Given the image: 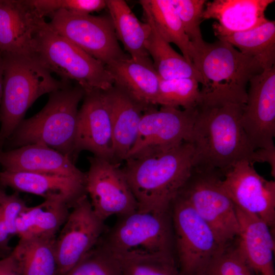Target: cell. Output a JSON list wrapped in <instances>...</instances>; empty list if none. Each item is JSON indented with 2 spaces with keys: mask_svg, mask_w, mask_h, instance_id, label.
<instances>
[{
  "mask_svg": "<svg viewBox=\"0 0 275 275\" xmlns=\"http://www.w3.org/2000/svg\"><path fill=\"white\" fill-rule=\"evenodd\" d=\"M194 149L189 142L169 150L128 158L121 169L138 211L167 212L191 173Z\"/></svg>",
  "mask_w": 275,
  "mask_h": 275,
  "instance_id": "obj_1",
  "label": "cell"
},
{
  "mask_svg": "<svg viewBox=\"0 0 275 275\" xmlns=\"http://www.w3.org/2000/svg\"><path fill=\"white\" fill-rule=\"evenodd\" d=\"M244 105L197 106L188 141L194 149V166L217 170L224 176L241 160L251 163L254 150L241 122Z\"/></svg>",
  "mask_w": 275,
  "mask_h": 275,
  "instance_id": "obj_2",
  "label": "cell"
},
{
  "mask_svg": "<svg viewBox=\"0 0 275 275\" xmlns=\"http://www.w3.org/2000/svg\"><path fill=\"white\" fill-rule=\"evenodd\" d=\"M193 46L192 62L204 80L200 104H245L247 86L264 70L261 65L223 40Z\"/></svg>",
  "mask_w": 275,
  "mask_h": 275,
  "instance_id": "obj_3",
  "label": "cell"
},
{
  "mask_svg": "<svg viewBox=\"0 0 275 275\" xmlns=\"http://www.w3.org/2000/svg\"><path fill=\"white\" fill-rule=\"evenodd\" d=\"M1 53L3 64L0 115L2 149L38 98L71 84V81L54 78L35 55Z\"/></svg>",
  "mask_w": 275,
  "mask_h": 275,
  "instance_id": "obj_4",
  "label": "cell"
},
{
  "mask_svg": "<svg viewBox=\"0 0 275 275\" xmlns=\"http://www.w3.org/2000/svg\"><path fill=\"white\" fill-rule=\"evenodd\" d=\"M84 94V88L77 83L49 93L43 108L17 126L4 144L8 147L7 150L40 144L68 156L74 162L78 107Z\"/></svg>",
  "mask_w": 275,
  "mask_h": 275,
  "instance_id": "obj_5",
  "label": "cell"
},
{
  "mask_svg": "<svg viewBox=\"0 0 275 275\" xmlns=\"http://www.w3.org/2000/svg\"><path fill=\"white\" fill-rule=\"evenodd\" d=\"M35 54L62 80H75L84 90H106L114 84L105 66L61 35L44 21L35 42Z\"/></svg>",
  "mask_w": 275,
  "mask_h": 275,
  "instance_id": "obj_6",
  "label": "cell"
},
{
  "mask_svg": "<svg viewBox=\"0 0 275 275\" xmlns=\"http://www.w3.org/2000/svg\"><path fill=\"white\" fill-rule=\"evenodd\" d=\"M223 177L217 170L194 165L178 194L209 226L220 248L233 242L239 233L235 206L223 187Z\"/></svg>",
  "mask_w": 275,
  "mask_h": 275,
  "instance_id": "obj_7",
  "label": "cell"
},
{
  "mask_svg": "<svg viewBox=\"0 0 275 275\" xmlns=\"http://www.w3.org/2000/svg\"><path fill=\"white\" fill-rule=\"evenodd\" d=\"M100 241L115 254L141 252L175 256L171 211H136L119 216L117 222L105 232Z\"/></svg>",
  "mask_w": 275,
  "mask_h": 275,
  "instance_id": "obj_8",
  "label": "cell"
},
{
  "mask_svg": "<svg viewBox=\"0 0 275 275\" xmlns=\"http://www.w3.org/2000/svg\"><path fill=\"white\" fill-rule=\"evenodd\" d=\"M175 258L182 275H202L221 248L209 226L178 195L172 203Z\"/></svg>",
  "mask_w": 275,
  "mask_h": 275,
  "instance_id": "obj_9",
  "label": "cell"
},
{
  "mask_svg": "<svg viewBox=\"0 0 275 275\" xmlns=\"http://www.w3.org/2000/svg\"><path fill=\"white\" fill-rule=\"evenodd\" d=\"M48 17L52 29L105 66L129 56L118 43L109 16L58 10Z\"/></svg>",
  "mask_w": 275,
  "mask_h": 275,
  "instance_id": "obj_10",
  "label": "cell"
},
{
  "mask_svg": "<svg viewBox=\"0 0 275 275\" xmlns=\"http://www.w3.org/2000/svg\"><path fill=\"white\" fill-rule=\"evenodd\" d=\"M196 114L197 108L161 106L158 109L153 106L147 108L142 117L135 142L126 159L166 151L188 142Z\"/></svg>",
  "mask_w": 275,
  "mask_h": 275,
  "instance_id": "obj_11",
  "label": "cell"
},
{
  "mask_svg": "<svg viewBox=\"0 0 275 275\" xmlns=\"http://www.w3.org/2000/svg\"><path fill=\"white\" fill-rule=\"evenodd\" d=\"M105 229L104 221L95 213L88 195L82 197L71 208L54 241L57 275H64L78 263Z\"/></svg>",
  "mask_w": 275,
  "mask_h": 275,
  "instance_id": "obj_12",
  "label": "cell"
},
{
  "mask_svg": "<svg viewBox=\"0 0 275 275\" xmlns=\"http://www.w3.org/2000/svg\"><path fill=\"white\" fill-rule=\"evenodd\" d=\"M89 161L86 191L96 215L105 221L114 214L122 216L136 211L135 198L117 164L95 156Z\"/></svg>",
  "mask_w": 275,
  "mask_h": 275,
  "instance_id": "obj_13",
  "label": "cell"
},
{
  "mask_svg": "<svg viewBox=\"0 0 275 275\" xmlns=\"http://www.w3.org/2000/svg\"><path fill=\"white\" fill-rule=\"evenodd\" d=\"M222 185L235 207L259 217L274 232V181L267 180L242 160L225 174Z\"/></svg>",
  "mask_w": 275,
  "mask_h": 275,
  "instance_id": "obj_14",
  "label": "cell"
},
{
  "mask_svg": "<svg viewBox=\"0 0 275 275\" xmlns=\"http://www.w3.org/2000/svg\"><path fill=\"white\" fill-rule=\"evenodd\" d=\"M241 122L255 150L275 149V67L265 69L249 82Z\"/></svg>",
  "mask_w": 275,
  "mask_h": 275,
  "instance_id": "obj_15",
  "label": "cell"
},
{
  "mask_svg": "<svg viewBox=\"0 0 275 275\" xmlns=\"http://www.w3.org/2000/svg\"><path fill=\"white\" fill-rule=\"evenodd\" d=\"M84 90L77 114L74 158L87 150L93 156L113 161L112 124L102 90Z\"/></svg>",
  "mask_w": 275,
  "mask_h": 275,
  "instance_id": "obj_16",
  "label": "cell"
},
{
  "mask_svg": "<svg viewBox=\"0 0 275 275\" xmlns=\"http://www.w3.org/2000/svg\"><path fill=\"white\" fill-rule=\"evenodd\" d=\"M0 183L3 188L10 187L18 193L40 196L44 200L62 202L71 209L87 195L86 175L84 177H71L3 170L0 172Z\"/></svg>",
  "mask_w": 275,
  "mask_h": 275,
  "instance_id": "obj_17",
  "label": "cell"
},
{
  "mask_svg": "<svg viewBox=\"0 0 275 275\" xmlns=\"http://www.w3.org/2000/svg\"><path fill=\"white\" fill-rule=\"evenodd\" d=\"M45 21L29 0H0V53L34 55Z\"/></svg>",
  "mask_w": 275,
  "mask_h": 275,
  "instance_id": "obj_18",
  "label": "cell"
},
{
  "mask_svg": "<svg viewBox=\"0 0 275 275\" xmlns=\"http://www.w3.org/2000/svg\"><path fill=\"white\" fill-rule=\"evenodd\" d=\"M102 93L112 124L113 158L125 160L135 142L143 114L150 107L134 100L115 85Z\"/></svg>",
  "mask_w": 275,
  "mask_h": 275,
  "instance_id": "obj_19",
  "label": "cell"
},
{
  "mask_svg": "<svg viewBox=\"0 0 275 275\" xmlns=\"http://www.w3.org/2000/svg\"><path fill=\"white\" fill-rule=\"evenodd\" d=\"M3 170L84 177L68 156L45 145L31 144L10 150L0 149Z\"/></svg>",
  "mask_w": 275,
  "mask_h": 275,
  "instance_id": "obj_20",
  "label": "cell"
},
{
  "mask_svg": "<svg viewBox=\"0 0 275 275\" xmlns=\"http://www.w3.org/2000/svg\"><path fill=\"white\" fill-rule=\"evenodd\" d=\"M274 0H214L206 3L203 20L213 19L215 36L246 31L256 28L269 19L265 16L267 7Z\"/></svg>",
  "mask_w": 275,
  "mask_h": 275,
  "instance_id": "obj_21",
  "label": "cell"
},
{
  "mask_svg": "<svg viewBox=\"0 0 275 275\" xmlns=\"http://www.w3.org/2000/svg\"><path fill=\"white\" fill-rule=\"evenodd\" d=\"M239 224L238 245L255 275H275L273 231L259 217L235 207Z\"/></svg>",
  "mask_w": 275,
  "mask_h": 275,
  "instance_id": "obj_22",
  "label": "cell"
},
{
  "mask_svg": "<svg viewBox=\"0 0 275 275\" xmlns=\"http://www.w3.org/2000/svg\"><path fill=\"white\" fill-rule=\"evenodd\" d=\"M105 67L113 78L114 85L142 104L156 106L160 77L150 57L133 59L129 56Z\"/></svg>",
  "mask_w": 275,
  "mask_h": 275,
  "instance_id": "obj_23",
  "label": "cell"
},
{
  "mask_svg": "<svg viewBox=\"0 0 275 275\" xmlns=\"http://www.w3.org/2000/svg\"><path fill=\"white\" fill-rule=\"evenodd\" d=\"M140 3L143 8L145 21L150 26V33L146 42V49L152 59L153 67L160 78H191L202 85L203 78L194 64L177 52L160 35L145 1L141 0Z\"/></svg>",
  "mask_w": 275,
  "mask_h": 275,
  "instance_id": "obj_24",
  "label": "cell"
},
{
  "mask_svg": "<svg viewBox=\"0 0 275 275\" xmlns=\"http://www.w3.org/2000/svg\"><path fill=\"white\" fill-rule=\"evenodd\" d=\"M70 209L65 203L51 200L28 206L17 219L16 235L19 238H56Z\"/></svg>",
  "mask_w": 275,
  "mask_h": 275,
  "instance_id": "obj_25",
  "label": "cell"
},
{
  "mask_svg": "<svg viewBox=\"0 0 275 275\" xmlns=\"http://www.w3.org/2000/svg\"><path fill=\"white\" fill-rule=\"evenodd\" d=\"M106 8L118 40L120 41L129 56L133 59L149 58L146 42L150 26L141 22L123 0H106Z\"/></svg>",
  "mask_w": 275,
  "mask_h": 275,
  "instance_id": "obj_26",
  "label": "cell"
},
{
  "mask_svg": "<svg viewBox=\"0 0 275 275\" xmlns=\"http://www.w3.org/2000/svg\"><path fill=\"white\" fill-rule=\"evenodd\" d=\"M242 54L256 59L264 69L271 68L275 62V21L264 24L246 31L216 36Z\"/></svg>",
  "mask_w": 275,
  "mask_h": 275,
  "instance_id": "obj_27",
  "label": "cell"
},
{
  "mask_svg": "<svg viewBox=\"0 0 275 275\" xmlns=\"http://www.w3.org/2000/svg\"><path fill=\"white\" fill-rule=\"evenodd\" d=\"M56 238H19L12 254L21 275H57Z\"/></svg>",
  "mask_w": 275,
  "mask_h": 275,
  "instance_id": "obj_28",
  "label": "cell"
},
{
  "mask_svg": "<svg viewBox=\"0 0 275 275\" xmlns=\"http://www.w3.org/2000/svg\"><path fill=\"white\" fill-rule=\"evenodd\" d=\"M144 1L160 35L170 44H175L186 60L193 64L194 46L170 0Z\"/></svg>",
  "mask_w": 275,
  "mask_h": 275,
  "instance_id": "obj_29",
  "label": "cell"
},
{
  "mask_svg": "<svg viewBox=\"0 0 275 275\" xmlns=\"http://www.w3.org/2000/svg\"><path fill=\"white\" fill-rule=\"evenodd\" d=\"M113 254L120 263L122 275H182L174 255L141 252Z\"/></svg>",
  "mask_w": 275,
  "mask_h": 275,
  "instance_id": "obj_30",
  "label": "cell"
},
{
  "mask_svg": "<svg viewBox=\"0 0 275 275\" xmlns=\"http://www.w3.org/2000/svg\"><path fill=\"white\" fill-rule=\"evenodd\" d=\"M199 82L191 78H160L156 104L183 109H194L201 102Z\"/></svg>",
  "mask_w": 275,
  "mask_h": 275,
  "instance_id": "obj_31",
  "label": "cell"
},
{
  "mask_svg": "<svg viewBox=\"0 0 275 275\" xmlns=\"http://www.w3.org/2000/svg\"><path fill=\"white\" fill-rule=\"evenodd\" d=\"M64 275H122L120 263L100 239L72 269Z\"/></svg>",
  "mask_w": 275,
  "mask_h": 275,
  "instance_id": "obj_32",
  "label": "cell"
},
{
  "mask_svg": "<svg viewBox=\"0 0 275 275\" xmlns=\"http://www.w3.org/2000/svg\"><path fill=\"white\" fill-rule=\"evenodd\" d=\"M202 275H255L243 256L236 239L221 248Z\"/></svg>",
  "mask_w": 275,
  "mask_h": 275,
  "instance_id": "obj_33",
  "label": "cell"
},
{
  "mask_svg": "<svg viewBox=\"0 0 275 275\" xmlns=\"http://www.w3.org/2000/svg\"><path fill=\"white\" fill-rule=\"evenodd\" d=\"M193 46L202 44L203 40L200 24L207 1L170 0Z\"/></svg>",
  "mask_w": 275,
  "mask_h": 275,
  "instance_id": "obj_34",
  "label": "cell"
},
{
  "mask_svg": "<svg viewBox=\"0 0 275 275\" xmlns=\"http://www.w3.org/2000/svg\"><path fill=\"white\" fill-rule=\"evenodd\" d=\"M28 207L18 192L8 194L5 188H0V213L12 236L16 235L17 219Z\"/></svg>",
  "mask_w": 275,
  "mask_h": 275,
  "instance_id": "obj_35",
  "label": "cell"
},
{
  "mask_svg": "<svg viewBox=\"0 0 275 275\" xmlns=\"http://www.w3.org/2000/svg\"><path fill=\"white\" fill-rule=\"evenodd\" d=\"M11 237L0 213V259L8 257L12 253L14 248L9 244Z\"/></svg>",
  "mask_w": 275,
  "mask_h": 275,
  "instance_id": "obj_36",
  "label": "cell"
},
{
  "mask_svg": "<svg viewBox=\"0 0 275 275\" xmlns=\"http://www.w3.org/2000/svg\"><path fill=\"white\" fill-rule=\"evenodd\" d=\"M268 162L271 166L272 176L275 175V149H258L255 150L252 156L251 163L255 162Z\"/></svg>",
  "mask_w": 275,
  "mask_h": 275,
  "instance_id": "obj_37",
  "label": "cell"
},
{
  "mask_svg": "<svg viewBox=\"0 0 275 275\" xmlns=\"http://www.w3.org/2000/svg\"><path fill=\"white\" fill-rule=\"evenodd\" d=\"M0 275H21L17 262L12 253L0 259Z\"/></svg>",
  "mask_w": 275,
  "mask_h": 275,
  "instance_id": "obj_38",
  "label": "cell"
},
{
  "mask_svg": "<svg viewBox=\"0 0 275 275\" xmlns=\"http://www.w3.org/2000/svg\"><path fill=\"white\" fill-rule=\"evenodd\" d=\"M3 59L1 53H0V115H1V107L3 96Z\"/></svg>",
  "mask_w": 275,
  "mask_h": 275,
  "instance_id": "obj_39",
  "label": "cell"
},
{
  "mask_svg": "<svg viewBox=\"0 0 275 275\" xmlns=\"http://www.w3.org/2000/svg\"><path fill=\"white\" fill-rule=\"evenodd\" d=\"M0 167H1V165H0ZM0 172H1V171H0ZM0 188H3V187H2V186H1V183H0Z\"/></svg>",
  "mask_w": 275,
  "mask_h": 275,
  "instance_id": "obj_40",
  "label": "cell"
}]
</instances>
